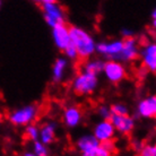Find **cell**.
Instances as JSON below:
<instances>
[{"mask_svg": "<svg viewBox=\"0 0 156 156\" xmlns=\"http://www.w3.org/2000/svg\"><path fill=\"white\" fill-rule=\"evenodd\" d=\"M69 36L70 44H73L77 51L78 58H90L96 50V43L85 30L77 26H71L69 27Z\"/></svg>", "mask_w": 156, "mask_h": 156, "instance_id": "6da1fadb", "label": "cell"}, {"mask_svg": "<svg viewBox=\"0 0 156 156\" xmlns=\"http://www.w3.org/2000/svg\"><path fill=\"white\" fill-rule=\"evenodd\" d=\"M110 112L113 115H125V114H128V109L123 104L118 103V104H113L110 106Z\"/></svg>", "mask_w": 156, "mask_h": 156, "instance_id": "7402d4cb", "label": "cell"}, {"mask_svg": "<svg viewBox=\"0 0 156 156\" xmlns=\"http://www.w3.org/2000/svg\"><path fill=\"white\" fill-rule=\"evenodd\" d=\"M63 51H65V53H66L67 58L71 59V60H75V59L78 58L77 51H76V49L74 48L73 44H69V45H68V47H67Z\"/></svg>", "mask_w": 156, "mask_h": 156, "instance_id": "603a6c76", "label": "cell"}, {"mask_svg": "<svg viewBox=\"0 0 156 156\" xmlns=\"http://www.w3.org/2000/svg\"><path fill=\"white\" fill-rule=\"evenodd\" d=\"M37 110L34 105H27L25 108L14 111L9 115V121L15 126H27L36 118Z\"/></svg>", "mask_w": 156, "mask_h": 156, "instance_id": "3957f363", "label": "cell"}, {"mask_svg": "<svg viewBox=\"0 0 156 156\" xmlns=\"http://www.w3.org/2000/svg\"><path fill=\"white\" fill-rule=\"evenodd\" d=\"M67 65H68V61L65 58H59L55 60V65H53V71H52L53 79L55 82H59V80L62 79L65 71H66Z\"/></svg>", "mask_w": 156, "mask_h": 156, "instance_id": "e0dca14e", "label": "cell"}, {"mask_svg": "<svg viewBox=\"0 0 156 156\" xmlns=\"http://www.w3.org/2000/svg\"><path fill=\"white\" fill-rule=\"evenodd\" d=\"M143 65L149 71L155 73L156 70V44L154 42L146 44L140 51Z\"/></svg>", "mask_w": 156, "mask_h": 156, "instance_id": "8fae6325", "label": "cell"}, {"mask_svg": "<svg viewBox=\"0 0 156 156\" xmlns=\"http://www.w3.org/2000/svg\"><path fill=\"white\" fill-rule=\"evenodd\" d=\"M103 67H104V62L101 60H92V61H87L84 65V71L87 74L98 76L101 73H103Z\"/></svg>", "mask_w": 156, "mask_h": 156, "instance_id": "ac0fdd59", "label": "cell"}, {"mask_svg": "<svg viewBox=\"0 0 156 156\" xmlns=\"http://www.w3.org/2000/svg\"><path fill=\"white\" fill-rule=\"evenodd\" d=\"M103 73L111 83H119L126 77L125 66L115 60H109L104 62Z\"/></svg>", "mask_w": 156, "mask_h": 156, "instance_id": "5b68a950", "label": "cell"}, {"mask_svg": "<svg viewBox=\"0 0 156 156\" xmlns=\"http://www.w3.org/2000/svg\"><path fill=\"white\" fill-rule=\"evenodd\" d=\"M138 114L143 118L151 119L155 118L156 115V98L155 96H148L145 100L139 102L138 104Z\"/></svg>", "mask_w": 156, "mask_h": 156, "instance_id": "7c38bea8", "label": "cell"}, {"mask_svg": "<svg viewBox=\"0 0 156 156\" xmlns=\"http://www.w3.org/2000/svg\"><path fill=\"white\" fill-rule=\"evenodd\" d=\"M25 135L27 136V138H30L33 141L39 140L40 129L34 125H27L26 130H25Z\"/></svg>", "mask_w": 156, "mask_h": 156, "instance_id": "ffe728a7", "label": "cell"}, {"mask_svg": "<svg viewBox=\"0 0 156 156\" xmlns=\"http://www.w3.org/2000/svg\"><path fill=\"white\" fill-rule=\"evenodd\" d=\"M98 115L103 119V120H109L110 117H111V112H110V108L108 106H100L98 110Z\"/></svg>", "mask_w": 156, "mask_h": 156, "instance_id": "cb8c5ba5", "label": "cell"}, {"mask_svg": "<svg viewBox=\"0 0 156 156\" xmlns=\"http://www.w3.org/2000/svg\"><path fill=\"white\" fill-rule=\"evenodd\" d=\"M34 1H36V2H37V0H34Z\"/></svg>", "mask_w": 156, "mask_h": 156, "instance_id": "f546056e", "label": "cell"}, {"mask_svg": "<svg viewBox=\"0 0 156 156\" xmlns=\"http://www.w3.org/2000/svg\"><path fill=\"white\" fill-rule=\"evenodd\" d=\"M63 121L65 125L69 128L77 127L82 121V112L76 106H69L63 112Z\"/></svg>", "mask_w": 156, "mask_h": 156, "instance_id": "4fadbf2b", "label": "cell"}, {"mask_svg": "<svg viewBox=\"0 0 156 156\" xmlns=\"http://www.w3.org/2000/svg\"><path fill=\"white\" fill-rule=\"evenodd\" d=\"M98 76L87 74L85 71L79 73L73 82L74 92L78 95H88L95 90L98 86Z\"/></svg>", "mask_w": 156, "mask_h": 156, "instance_id": "7a4b0ae2", "label": "cell"}, {"mask_svg": "<svg viewBox=\"0 0 156 156\" xmlns=\"http://www.w3.org/2000/svg\"><path fill=\"white\" fill-rule=\"evenodd\" d=\"M55 123H47L40 129L39 139L44 145H49L55 140Z\"/></svg>", "mask_w": 156, "mask_h": 156, "instance_id": "9a60e30c", "label": "cell"}, {"mask_svg": "<svg viewBox=\"0 0 156 156\" xmlns=\"http://www.w3.org/2000/svg\"><path fill=\"white\" fill-rule=\"evenodd\" d=\"M122 47H123V40H118V41H112V42H102L96 45L95 51H98L100 55L109 58L110 60L118 61Z\"/></svg>", "mask_w": 156, "mask_h": 156, "instance_id": "8992f818", "label": "cell"}, {"mask_svg": "<svg viewBox=\"0 0 156 156\" xmlns=\"http://www.w3.org/2000/svg\"><path fill=\"white\" fill-rule=\"evenodd\" d=\"M109 120L113 125L115 131L122 133V135H128L135 128V119L133 117H130L129 114H125V115L111 114Z\"/></svg>", "mask_w": 156, "mask_h": 156, "instance_id": "ba28073f", "label": "cell"}, {"mask_svg": "<svg viewBox=\"0 0 156 156\" xmlns=\"http://www.w3.org/2000/svg\"><path fill=\"white\" fill-rule=\"evenodd\" d=\"M139 156H156V146L155 145H144L139 149Z\"/></svg>", "mask_w": 156, "mask_h": 156, "instance_id": "44dd1931", "label": "cell"}, {"mask_svg": "<svg viewBox=\"0 0 156 156\" xmlns=\"http://www.w3.org/2000/svg\"><path fill=\"white\" fill-rule=\"evenodd\" d=\"M36 156H49V151L47 148V145L42 144L40 140L34 141V146H33V151Z\"/></svg>", "mask_w": 156, "mask_h": 156, "instance_id": "d6986e66", "label": "cell"}, {"mask_svg": "<svg viewBox=\"0 0 156 156\" xmlns=\"http://www.w3.org/2000/svg\"><path fill=\"white\" fill-rule=\"evenodd\" d=\"M52 36L57 48L60 50H65L70 44V36H69V27L66 24H60L52 27Z\"/></svg>", "mask_w": 156, "mask_h": 156, "instance_id": "9c48e42d", "label": "cell"}, {"mask_svg": "<svg viewBox=\"0 0 156 156\" xmlns=\"http://www.w3.org/2000/svg\"><path fill=\"white\" fill-rule=\"evenodd\" d=\"M122 35L125 36V39H129V37H133V32L129 31V30H122Z\"/></svg>", "mask_w": 156, "mask_h": 156, "instance_id": "d4e9b609", "label": "cell"}, {"mask_svg": "<svg viewBox=\"0 0 156 156\" xmlns=\"http://www.w3.org/2000/svg\"><path fill=\"white\" fill-rule=\"evenodd\" d=\"M93 136L98 139V143L111 141L115 136V129L110 120H103L95 126Z\"/></svg>", "mask_w": 156, "mask_h": 156, "instance_id": "52a82bcc", "label": "cell"}, {"mask_svg": "<svg viewBox=\"0 0 156 156\" xmlns=\"http://www.w3.org/2000/svg\"><path fill=\"white\" fill-rule=\"evenodd\" d=\"M43 12H44L45 22L51 28L57 26V25H60V24H65L63 10L57 2L44 4L43 5Z\"/></svg>", "mask_w": 156, "mask_h": 156, "instance_id": "277c9868", "label": "cell"}, {"mask_svg": "<svg viewBox=\"0 0 156 156\" xmlns=\"http://www.w3.org/2000/svg\"><path fill=\"white\" fill-rule=\"evenodd\" d=\"M0 121H1V115H0Z\"/></svg>", "mask_w": 156, "mask_h": 156, "instance_id": "f1b7e54d", "label": "cell"}, {"mask_svg": "<svg viewBox=\"0 0 156 156\" xmlns=\"http://www.w3.org/2000/svg\"><path fill=\"white\" fill-rule=\"evenodd\" d=\"M37 2H41L42 5L50 4V2H55V0H37Z\"/></svg>", "mask_w": 156, "mask_h": 156, "instance_id": "4316f807", "label": "cell"}, {"mask_svg": "<svg viewBox=\"0 0 156 156\" xmlns=\"http://www.w3.org/2000/svg\"><path fill=\"white\" fill-rule=\"evenodd\" d=\"M24 156H36V155L33 152H26L24 154Z\"/></svg>", "mask_w": 156, "mask_h": 156, "instance_id": "83f0119b", "label": "cell"}, {"mask_svg": "<svg viewBox=\"0 0 156 156\" xmlns=\"http://www.w3.org/2000/svg\"><path fill=\"white\" fill-rule=\"evenodd\" d=\"M138 55H139V50H138V44L136 40L133 37L125 39L123 47H122L118 61H133L137 59Z\"/></svg>", "mask_w": 156, "mask_h": 156, "instance_id": "30bf717a", "label": "cell"}, {"mask_svg": "<svg viewBox=\"0 0 156 156\" xmlns=\"http://www.w3.org/2000/svg\"><path fill=\"white\" fill-rule=\"evenodd\" d=\"M152 22H153V27H155L156 26V10L154 9L152 12Z\"/></svg>", "mask_w": 156, "mask_h": 156, "instance_id": "484cf974", "label": "cell"}, {"mask_svg": "<svg viewBox=\"0 0 156 156\" xmlns=\"http://www.w3.org/2000/svg\"><path fill=\"white\" fill-rule=\"evenodd\" d=\"M98 144L100 143L93 135H85V136H82L77 140V148L83 154V153L88 152L92 148L96 147Z\"/></svg>", "mask_w": 156, "mask_h": 156, "instance_id": "2e32d148", "label": "cell"}, {"mask_svg": "<svg viewBox=\"0 0 156 156\" xmlns=\"http://www.w3.org/2000/svg\"><path fill=\"white\" fill-rule=\"evenodd\" d=\"M114 152L113 140L100 143V144L86 153H83L82 156H112Z\"/></svg>", "mask_w": 156, "mask_h": 156, "instance_id": "5bb4252c", "label": "cell"}]
</instances>
